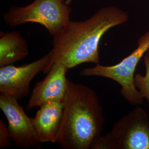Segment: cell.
<instances>
[{
  "instance_id": "obj_1",
  "label": "cell",
  "mask_w": 149,
  "mask_h": 149,
  "mask_svg": "<svg viewBox=\"0 0 149 149\" xmlns=\"http://www.w3.org/2000/svg\"><path fill=\"white\" fill-rule=\"evenodd\" d=\"M128 13L115 6L102 8L85 21H70L53 37V48L43 72L47 74L56 62L69 69L84 63L100 64L99 45L103 36L110 29L128 20Z\"/></svg>"
},
{
  "instance_id": "obj_2",
  "label": "cell",
  "mask_w": 149,
  "mask_h": 149,
  "mask_svg": "<svg viewBox=\"0 0 149 149\" xmlns=\"http://www.w3.org/2000/svg\"><path fill=\"white\" fill-rule=\"evenodd\" d=\"M56 143L64 149H91L105 123L95 91L68 81Z\"/></svg>"
},
{
  "instance_id": "obj_3",
  "label": "cell",
  "mask_w": 149,
  "mask_h": 149,
  "mask_svg": "<svg viewBox=\"0 0 149 149\" xmlns=\"http://www.w3.org/2000/svg\"><path fill=\"white\" fill-rule=\"evenodd\" d=\"M71 11L66 0H34L26 6L11 7L3 18L6 24L12 28L27 23L39 24L54 37L71 20Z\"/></svg>"
},
{
  "instance_id": "obj_4",
  "label": "cell",
  "mask_w": 149,
  "mask_h": 149,
  "mask_svg": "<svg viewBox=\"0 0 149 149\" xmlns=\"http://www.w3.org/2000/svg\"><path fill=\"white\" fill-rule=\"evenodd\" d=\"M149 49V30L139 38L137 47L117 64L104 66L96 64L92 68L82 70L80 75L85 77H101L113 80L120 86L121 96L133 106L141 104L144 99L134 85V76L140 60Z\"/></svg>"
},
{
  "instance_id": "obj_5",
  "label": "cell",
  "mask_w": 149,
  "mask_h": 149,
  "mask_svg": "<svg viewBox=\"0 0 149 149\" xmlns=\"http://www.w3.org/2000/svg\"><path fill=\"white\" fill-rule=\"evenodd\" d=\"M113 149H149V116L136 107L119 119L108 133Z\"/></svg>"
},
{
  "instance_id": "obj_6",
  "label": "cell",
  "mask_w": 149,
  "mask_h": 149,
  "mask_svg": "<svg viewBox=\"0 0 149 149\" xmlns=\"http://www.w3.org/2000/svg\"><path fill=\"white\" fill-rule=\"evenodd\" d=\"M0 108L7 120L11 138L17 147L27 149L39 146L32 118L27 116L17 98L1 94Z\"/></svg>"
},
{
  "instance_id": "obj_7",
  "label": "cell",
  "mask_w": 149,
  "mask_h": 149,
  "mask_svg": "<svg viewBox=\"0 0 149 149\" xmlns=\"http://www.w3.org/2000/svg\"><path fill=\"white\" fill-rule=\"evenodd\" d=\"M50 55L48 53L37 60L21 66L13 65L0 68L1 94L12 96L18 100L27 97L32 80L43 72Z\"/></svg>"
},
{
  "instance_id": "obj_8",
  "label": "cell",
  "mask_w": 149,
  "mask_h": 149,
  "mask_svg": "<svg viewBox=\"0 0 149 149\" xmlns=\"http://www.w3.org/2000/svg\"><path fill=\"white\" fill-rule=\"evenodd\" d=\"M68 70L61 62L55 63L45 78L33 88L28 102L27 110L40 107L50 102L63 101L68 86L69 80L66 77Z\"/></svg>"
},
{
  "instance_id": "obj_9",
  "label": "cell",
  "mask_w": 149,
  "mask_h": 149,
  "mask_svg": "<svg viewBox=\"0 0 149 149\" xmlns=\"http://www.w3.org/2000/svg\"><path fill=\"white\" fill-rule=\"evenodd\" d=\"M63 101L47 103L39 107L32 118L38 141L56 143L63 117Z\"/></svg>"
},
{
  "instance_id": "obj_10",
  "label": "cell",
  "mask_w": 149,
  "mask_h": 149,
  "mask_svg": "<svg viewBox=\"0 0 149 149\" xmlns=\"http://www.w3.org/2000/svg\"><path fill=\"white\" fill-rule=\"evenodd\" d=\"M26 40L19 32L0 33V68L13 65L29 55Z\"/></svg>"
},
{
  "instance_id": "obj_11",
  "label": "cell",
  "mask_w": 149,
  "mask_h": 149,
  "mask_svg": "<svg viewBox=\"0 0 149 149\" xmlns=\"http://www.w3.org/2000/svg\"><path fill=\"white\" fill-rule=\"evenodd\" d=\"M146 69L145 75L136 74L134 76V85L143 99H146L149 105V49L143 58Z\"/></svg>"
},
{
  "instance_id": "obj_12",
  "label": "cell",
  "mask_w": 149,
  "mask_h": 149,
  "mask_svg": "<svg viewBox=\"0 0 149 149\" xmlns=\"http://www.w3.org/2000/svg\"><path fill=\"white\" fill-rule=\"evenodd\" d=\"M11 136L8 126L0 119V148L5 149L11 145Z\"/></svg>"
},
{
  "instance_id": "obj_13",
  "label": "cell",
  "mask_w": 149,
  "mask_h": 149,
  "mask_svg": "<svg viewBox=\"0 0 149 149\" xmlns=\"http://www.w3.org/2000/svg\"><path fill=\"white\" fill-rule=\"evenodd\" d=\"M73 1V0H66V3L68 4V5H70L71 3V2Z\"/></svg>"
}]
</instances>
